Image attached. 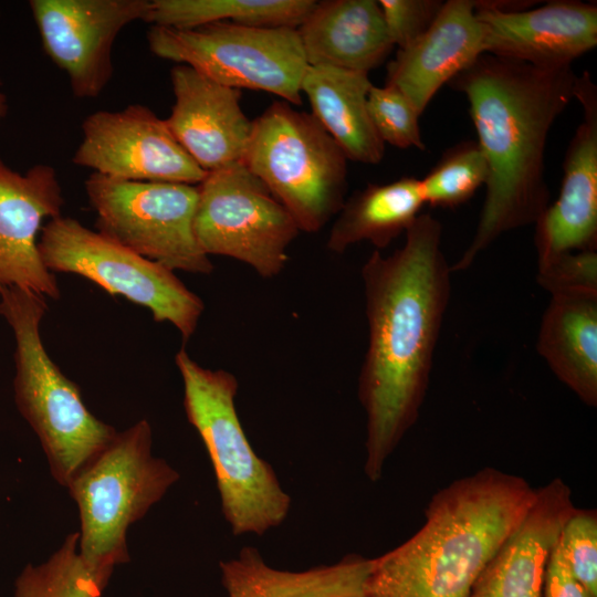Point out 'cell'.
Segmentation results:
<instances>
[{"label": "cell", "instance_id": "6da1fadb", "mask_svg": "<svg viewBox=\"0 0 597 597\" xmlns=\"http://www.w3.org/2000/svg\"><path fill=\"white\" fill-rule=\"evenodd\" d=\"M405 244L375 250L362 269L368 347L358 378L366 412L365 473L381 478L386 460L418 419L451 293L442 226L430 213L407 229Z\"/></svg>", "mask_w": 597, "mask_h": 597}, {"label": "cell", "instance_id": "7a4b0ae2", "mask_svg": "<svg viewBox=\"0 0 597 597\" xmlns=\"http://www.w3.org/2000/svg\"><path fill=\"white\" fill-rule=\"evenodd\" d=\"M572 66L543 67L482 54L448 84L465 95L489 167L474 237L451 271L468 269L501 234L535 223L549 206L545 149L572 98Z\"/></svg>", "mask_w": 597, "mask_h": 597}, {"label": "cell", "instance_id": "3957f363", "mask_svg": "<svg viewBox=\"0 0 597 597\" xmlns=\"http://www.w3.org/2000/svg\"><path fill=\"white\" fill-rule=\"evenodd\" d=\"M535 496L522 476L490 467L453 481L431 498L413 536L373 558L366 597H469Z\"/></svg>", "mask_w": 597, "mask_h": 597}, {"label": "cell", "instance_id": "277c9868", "mask_svg": "<svg viewBox=\"0 0 597 597\" xmlns=\"http://www.w3.org/2000/svg\"><path fill=\"white\" fill-rule=\"evenodd\" d=\"M46 297L30 290L0 292V315L15 348L14 400L39 438L51 474L63 486L115 438L117 431L85 406L78 386L49 356L41 338Z\"/></svg>", "mask_w": 597, "mask_h": 597}, {"label": "cell", "instance_id": "5b68a950", "mask_svg": "<svg viewBox=\"0 0 597 597\" xmlns=\"http://www.w3.org/2000/svg\"><path fill=\"white\" fill-rule=\"evenodd\" d=\"M184 407L211 460L222 513L234 535H262L287 516L291 498L273 468L250 444L235 409L238 379L199 365L182 347L175 356Z\"/></svg>", "mask_w": 597, "mask_h": 597}, {"label": "cell", "instance_id": "8992f818", "mask_svg": "<svg viewBox=\"0 0 597 597\" xmlns=\"http://www.w3.org/2000/svg\"><path fill=\"white\" fill-rule=\"evenodd\" d=\"M151 441L149 422L137 421L117 432L67 486L80 512V556L104 588L115 566L129 561L128 527L179 479L151 454Z\"/></svg>", "mask_w": 597, "mask_h": 597}, {"label": "cell", "instance_id": "52a82bcc", "mask_svg": "<svg viewBox=\"0 0 597 597\" xmlns=\"http://www.w3.org/2000/svg\"><path fill=\"white\" fill-rule=\"evenodd\" d=\"M242 163L300 231H320L345 202V154L312 114L285 101L274 102L252 121Z\"/></svg>", "mask_w": 597, "mask_h": 597}, {"label": "cell", "instance_id": "ba28073f", "mask_svg": "<svg viewBox=\"0 0 597 597\" xmlns=\"http://www.w3.org/2000/svg\"><path fill=\"white\" fill-rule=\"evenodd\" d=\"M149 50L186 64L229 87L259 90L301 105V82L308 66L297 30L212 22L179 29L151 25Z\"/></svg>", "mask_w": 597, "mask_h": 597}, {"label": "cell", "instance_id": "9c48e42d", "mask_svg": "<svg viewBox=\"0 0 597 597\" xmlns=\"http://www.w3.org/2000/svg\"><path fill=\"white\" fill-rule=\"evenodd\" d=\"M38 249L52 273L77 274L148 308L154 321L174 325L185 343L195 334L205 304L164 265L63 216L42 227Z\"/></svg>", "mask_w": 597, "mask_h": 597}, {"label": "cell", "instance_id": "30bf717a", "mask_svg": "<svg viewBox=\"0 0 597 597\" xmlns=\"http://www.w3.org/2000/svg\"><path fill=\"white\" fill-rule=\"evenodd\" d=\"M84 186L97 232L171 271H213L193 230L198 186L122 180L96 172Z\"/></svg>", "mask_w": 597, "mask_h": 597}, {"label": "cell", "instance_id": "8fae6325", "mask_svg": "<svg viewBox=\"0 0 597 597\" xmlns=\"http://www.w3.org/2000/svg\"><path fill=\"white\" fill-rule=\"evenodd\" d=\"M195 235L209 256L249 264L262 277L280 274L300 229L243 163L209 171L198 186Z\"/></svg>", "mask_w": 597, "mask_h": 597}, {"label": "cell", "instance_id": "7c38bea8", "mask_svg": "<svg viewBox=\"0 0 597 597\" xmlns=\"http://www.w3.org/2000/svg\"><path fill=\"white\" fill-rule=\"evenodd\" d=\"M72 161L132 181L193 185L208 174L178 143L166 121L142 104L88 115Z\"/></svg>", "mask_w": 597, "mask_h": 597}, {"label": "cell", "instance_id": "4fadbf2b", "mask_svg": "<svg viewBox=\"0 0 597 597\" xmlns=\"http://www.w3.org/2000/svg\"><path fill=\"white\" fill-rule=\"evenodd\" d=\"M149 0H31L48 56L69 77L74 96H98L113 76L119 32L145 19Z\"/></svg>", "mask_w": 597, "mask_h": 597}, {"label": "cell", "instance_id": "5bb4252c", "mask_svg": "<svg viewBox=\"0 0 597 597\" xmlns=\"http://www.w3.org/2000/svg\"><path fill=\"white\" fill-rule=\"evenodd\" d=\"M63 203L52 166L36 164L19 172L0 159V292L19 287L60 298L56 277L43 264L36 238L45 219L61 216Z\"/></svg>", "mask_w": 597, "mask_h": 597}, {"label": "cell", "instance_id": "9a60e30c", "mask_svg": "<svg viewBox=\"0 0 597 597\" xmlns=\"http://www.w3.org/2000/svg\"><path fill=\"white\" fill-rule=\"evenodd\" d=\"M574 98L583 119L566 149L559 196L534 223L537 265L597 249V86L587 71L577 76Z\"/></svg>", "mask_w": 597, "mask_h": 597}, {"label": "cell", "instance_id": "2e32d148", "mask_svg": "<svg viewBox=\"0 0 597 597\" xmlns=\"http://www.w3.org/2000/svg\"><path fill=\"white\" fill-rule=\"evenodd\" d=\"M475 10L484 29V54L561 67L597 45L595 3L558 0L517 11Z\"/></svg>", "mask_w": 597, "mask_h": 597}, {"label": "cell", "instance_id": "e0dca14e", "mask_svg": "<svg viewBox=\"0 0 597 597\" xmlns=\"http://www.w3.org/2000/svg\"><path fill=\"white\" fill-rule=\"evenodd\" d=\"M175 104L166 124L207 172L242 163L252 132L241 90L222 85L186 64L170 71Z\"/></svg>", "mask_w": 597, "mask_h": 597}, {"label": "cell", "instance_id": "ac0fdd59", "mask_svg": "<svg viewBox=\"0 0 597 597\" xmlns=\"http://www.w3.org/2000/svg\"><path fill=\"white\" fill-rule=\"evenodd\" d=\"M575 509L562 479L536 489L525 516L483 568L469 597H542L549 555Z\"/></svg>", "mask_w": 597, "mask_h": 597}, {"label": "cell", "instance_id": "d6986e66", "mask_svg": "<svg viewBox=\"0 0 597 597\" xmlns=\"http://www.w3.org/2000/svg\"><path fill=\"white\" fill-rule=\"evenodd\" d=\"M484 54V29L472 0H449L429 29L398 49L386 84L399 88L419 115L437 92Z\"/></svg>", "mask_w": 597, "mask_h": 597}, {"label": "cell", "instance_id": "ffe728a7", "mask_svg": "<svg viewBox=\"0 0 597 597\" xmlns=\"http://www.w3.org/2000/svg\"><path fill=\"white\" fill-rule=\"evenodd\" d=\"M308 65L369 73L394 43L376 0H325L296 29Z\"/></svg>", "mask_w": 597, "mask_h": 597}, {"label": "cell", "instance_id": "44dd1931", "mask_svg": "<svg viewBox=\"0 0 597 597\" xmlns=\"http://www.w3.org/2000/svg\"><path fill=\"white\" fill-rule=\"evenodd\" d=\"M537 352L582 401L597 406V292L552 294Z\"/></svg>", "mask_w": 597, "mask_h": 597}, {"label": "cell", "instance_id": "7402d4cb", "mask_svg": "<svg viewBox=\"0 0 597 597\" xmlns=\"http://www.w3.org/2000/svg\"><path fill=\"white\" fill-rule=\"evenodd\" d=\"M373 558L347 555L338 563L302 572L269 566L259 551L243 547L220 563L228 597H366Z\"/></svg>", "mask_w": 597, "mask_h": 597}, {"label": "cell", "instance_id": "603a6c76", "mask_svg": "<svg viewBox=\"0 0 597 597\" xmlns=\"http://www.w3.org/2000/svg\"><path fill=\"white\" fill-rule=\"evenodd\" d=\"M371 85L367 73L308 65L301 82V92L310 101L311 114L347 159L376 165L384 157L385 144L367 111Z\"/></svg>", "mask_w": 597, "mask_h": 597}, {"label": "cell", "instance_id": "cb8c5ba5", "mask_svg": "<svg viewBox=\"0 0 597 597\" xmlns=\"http://www.w3.org/2000/svg\"><path fill=\"white\" fill-rule=\"evenodd\" d=\"M423 203L419 179L368 184L344 202L326 247L337 254L362 241L384 249L407 231Z\"/></svg>", "mask_w": 597, "mask_h": 597}, {"label": "cell", "instance_id": "d4e9b609", "mask_svg": "<svg viewBox=\"0 0 597 597\" xmlns=\"http://www.w3.org/2000/svg\"><path fill=\"white\" fill-rule=\"evenodd\" d=\"M315 0H149L144 21L179 29L212 22L297 29Z\"/></svg>", "mask_w": 597, "mask_h": 597}, {"label": "cell", "instance_id": "484cf974", "mask_svg": "<svg viewBox=\"0 0 597 597\" xmlns=\"http://www.w3.org/2000/svg\"><path fill=\"white\" fill-rule=\"evenodd\" d=\"M80 533L69 534L40 565H27L14 584V597H101L104 587L82 561Z\"/></svg>", "mask_w": 597, "mask_h": 597}, {"label": "cell", "instance_id": "4316f807", "mask_svg": "<svg viewBox=\"0 0 597 597\" xmlns=\"http://www.w3.org/2000/svg\"><path fill=\"white\" fill-rule=\"evenodd\" d=\"M489 167L476 140H464L442 155L420 180L423 202L431 207L455 208L485 185Z\"/></svg>", "mask_w": 597, "mask_h": 597}, {"label": "cell", "instance_id": "83f0119b", "mask_svg": "<svg viewBox=\"0 0 597 597\" xmlns=\"http://www.w3.org/2000/svg\"><path fill=\"white\" fill-rule=\"evenodd\" d=\"M367 111L374 128L384 144L407 149H426L419 127V113L410 100L396 86L371 85Z\"/></svg>", "mask_w": 597, "mask_h": 597}, {"label": "cell", "instance_id": "f1b7e54d", "mask_svg": "<svg viewBox=\"0 0 597 597\" xmlns=\"http://www.w3.org/2000/svg\"><path fill=\"white\" fill-rule=\"evenodd\" d=\"M559 543L575 578L597 597V513L575 509L564 524Z\"/></svg>", "mask_w": 597, "mask_h": 597}, {"label": "cell", "instance_id": "f546056e", "mask_svg": "<svg viewBox=\"0 0 597 597\" xmlns=\"http://www.w3.org/2000/svg\"><path fill=\"white\" fill-rule=\"evenodd\" d=\"M537 282L551 294L597 292V251L569 252L538 265Z\"/></svg>", "mask_w": 597, "mask_h": 597}, {"label": "cell", "instance_id": "4dcf8cb0", "mask_svg": "<svg viewBox=\"0 0 597 597\" xmlns=\"http://www.w3.org/2000/svg\"><path fill=\"white\" fill-rule=\"evenodd\" d=\"M387 32L394 45L404 49L421 36L438 17L443 1L379 0Z\"/></svg>", "mask_w": 597, "mask_h": 597}, {"label": "cell", "instance_id": "1f68e13d", "mask_svg": "<svg viewBox=\"0 0 597 597\" xmlns=\"http://www.w3.org/2000/svg\"><path fill=\"white\" fill-rule=\"evenodd\" d=\"M543 594L544 597H593L569 569L559 538L546 565Z\"/></svg>", "mask_w": 597, "mask_h": 597}, {"label": "cell", "instance_id": "d6a6232c", "mask_svg": "<svg viewBox=\"0 0 597 597\" xmlns=\"http://www.w3.org/2000/svg\"><path fill=\"white\" fill-rule=\"evenodd\" d=\"M8 112V100L4 93L0 92V123Z\"/></svg>", "mask_w": 597, "mask_h": 597}]
</instances>
